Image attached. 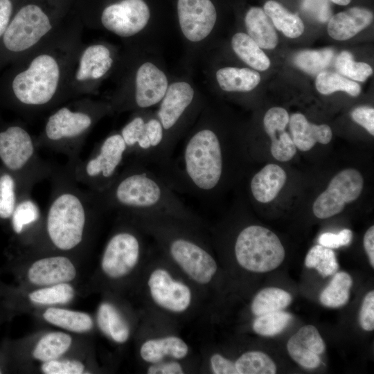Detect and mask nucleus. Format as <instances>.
<instances>
[{
  "label": "nucleus",
  "instance_id": "obj_1",
  "mask_svg": "<svg viewBox=\"0 0 374 374\" xmlns=\"http://www.w3.org/2000/svg\"><path fill=\"white\" fill-rule=\"evenodd\" d=\"M88 192L100 212L154 213L199 222L156 170L139 163L127 162L107 187Z\"/></svg>",
  "mask_w": 374,
  "mask_h": 374
},
{
  "label": "nucleus",
  "instance_id": "obj_2",
  "mask_svg": "<svg viewBox=\"0 0 374 374\" xmlns=\"http://www.w3.org/2000/svg\"><path fill=\"white\" fill-rule=\"evenodd\" d=\"M50 178L51 192L42 230L52 248L72 251L83 244L90 222L100 211L66 166H55Z\"/></svg>",
  "mask_w": 374,
  "mask_h": 374
},
{
  "label": "nucleus",
  "instance_id": "obj_3",
  "mask_svg": "<svg viewBox=\"0 0 374 374\" xmlns=\"http://www.w3.org/2000/svg\"><path fill=\"white\" fill-rule=\"evenodd\" d=\"M36 140L19 125L0 131V160L5 168L18 179L24 190L50 178L55 166L42 159Z\"/></svg>",
  "mask_w": 374,
  "mask_h": 374
},
{
  "label": "nucleus",
  "instance_id": "obj_4",
  "mask_svg": "<svg viewBox=\"0 0 374 374\" xmlns=\"http://www.w3.org/2000/svg\"><path fill=\"white\" fill-rule=\"evenodd\" d=\"M127 148L121 133H113L100 142L84 160L67 162L74 179L91 190L107 187L127 161Z\"/></svg>",
  "mask_w": 374,
  "mask_h": 374
},
{
  "label": "nucleus",
  "instance_id": "obj_5",
  "mask_svg": "<svg viewBox=\"0 0 374 374\" xmlns=\"http://www.w3.org/2000/svg\"><path fill=\"white\" fill-rule=\"evenodd\" d=\"M127 148V162L154 166L160 175L168 168L172 157L166 149V136L159 118L136 116L120 132Z\"/></svg>",
  "mask_w": 374,
  "mask_h": 374
},
{
  "label": "nucleus",
  "instance_id": "obj_6",
  "mask_svg": "<svg viewBox=\"0 0 374 374\" xmlns=\"http://www.w3.org/2000/svg\"><path fill=\"white\" fill-rule=\"evenodd\" d=\"M94 120L86 110L61 107L48 117L42 134L36 139L37 147L66 155L67 162L75 161Z\"/></svg>",
  "mask_w": 374,
  "mask_h": 374
},
{
  "label": "nucleus",
  "instance_id": "obj_7",
  "mask_svg": "<svg viewBox=\"0 0 374 374\" xmlns=\"http://www.w3.org/2000/svg\"><path fill=\"white\" fill-rule=\"evenodd\" d=\"M238 263L246 270L264 273L277 268L285 258V249L278 236L269 229L249 225L238 234L234 244Z\"/></svg>",
  "mask_w": 374,
  "mask_h": 374
},
{
  "label": "nucleus",
  "instance_id": "obj_8",
  "mask_svg": "<svg viewBox=\"0 0 374 374\" xmlns=\"http://www.w3.org/2000/svg\"><path fill=\"white\" fill-rule=\"evenodd\" d=\"M60 69L55 59L48 54L35 57L29 66L12 81V91L19 102L30 107L49 104L57 89Z\"/></svg>",
  "mask_w": 374,
  "mask_h": 374
},
{
  "label": "nucleus",
  "instance_id": "obj_9",
  "mask_svg": "<svg viewBox=\"0 0 374 374\" xmlns=\"http://www.w3.org/2000/svg\"><path fill=\"white\" fill-rule=\"evenodd\" d=\"M131 226L132 222L130 225H121L111 235L104 247L100 268L111 279L128 275L141 258L143 243L138 232Z\"/></svg>",
  "mask_w": 374,
  "mask_h": 374
},
{
  "label": "nucleus",
  "instance_id": "obj_10",
  "mask_svg": "<svg viewBox=\"0 0 374 374\" xmlns=\"http://www.w3.org/2000/svg\"><path fill=\"white\" fill-rule=\"evenodd\" d=\"M51 27L48 17L40 7L26 5L8 25L3 33V44L12 52L26 51L37 44Z\"/></svg>",
  "mask_w": 374,
  "mask_h": 374
},
{
  "label": "nucleus",
  "instance_id": "obj_11",
  "mask_svg": "<svg viewBox=\"0 0 374 374\" xmlns=\"http://www.w3.org/2000/svg\"><path fill=\"white\" fill-rule=\"evenodd\" d=\"M364 179L354 168L340 171L330 181L327 188L315 199L312 210L319 219H326L341 213L345 206L360 195Z\"/></svg>",
  "mask_w": 374,
  "mask_h": 374
},
{
  "label": "nucleus",
  "instance_id": "obj_12",
  "mask_svg": "<svg viewBox=\"0 0 374 374\" xmlns=\"http://www.w3.org/2000/svg\"><path fill=\"white\" fill-rule=\"evenodd\" d=\"M194 99V90L185 82L171 84L161 100L157 116L164 130L166 149L172 158L176 144L180 136L179 127Z\"/></svg>",
  "mask_w": 374,
  "mask_h": 374
},
{
  "label": "nucleus",
  "instance_id": "obj_13",
  "mask_svg": "<svg viewBox=\"0 0 374 374\" xmlns=\"http://www.w3.org/2000/svg\"><path fill=\"white\" fill-rule=\"evenodd\" d=\"M150 295L160 308L173 312L181 313L192 303V292L185 283L176 280L163 268H157L148 280Z\"/></svg>",
  "mask_w": 374,
  "mask_h": 374
},
{
  "label": "nucleus",
  "instance_id": "obj_14",
  "mask_svg": "<svg viewBox=\"0 0 374 374\" xmlns=\"http://www.w3.org/2000/svg\"><path fill=\"white\" fill-rule=\"evenodd\" d=\"M149 19L150 10L143 0H122L105 8L101 16L104 27L121 37L140 32Z\"/></svg>",
  "mask_w": 374,
  "mask_h": 374
},
{
  "label": "nucleus",
  "instance_id": "obj_15",
  "mask_svg": "<svg viewBox=\"0 0 374 374\" xmlns=\"http://www.w3.org/2000/svg\"><path fill=\"white\" fill-rule=\"evenodd\" d=\"M177 12L181 31L192 42L206 37L217 18L215 6L210 0H178Z\"/></svg>",
  "mask_w": 374,
  "mask_h": 374
},
{
  "label": "nucleus",
  "instance_id": "obj_16",
  "mask_svg": "<svg viewBox=\"0 0 374 374\" xmlns=\"http://www.w3.org/2000/svg\"><path fill=\"white\" fill-rule=\"evenodd\" d=\"M76 276L77 269L72 260L61 254L37 258L27 270L28 282L37 287L71 283Z\"/></svg>",
  "mask_w": 374,
  "mask_h": 374
},
{
  "label": "nucleus",
  "instance_id": "obj_17",
  "mask_svg": "<svg viewBox=\"0 0 374 374\" xmlns=\"http://www.w3.org/2000/svg\"><path fill=\"white\" fill-rule=\"evenodd\" d=\"M287 349L293 360L302 367L314 369L321 364L325 343L316 327L306 325L301 328L287 341Z\"/></svg>",
  "mask_w": 374,
  "mask_h": 374
},
{
  "label": "nucleus",
  "instance_id": "obj_18",
  "mask_svg": "<svg viewBox=\"0 0 374 374\" xmlns=\"http://www.w3.org/2000/svg\"><path fill=\"white\" fill-rule=\"evenodd\" d=\"M289 119L287 112L278 107L269 109L263 119L265 130L271 139V153L279 161L291 160L296 152L292 136L285 131Z\"/></svg>",
  "mask_w": 374,
  "mask_h": 374
},
{
  "label": "nucleus",
  "instance_id": "obj_19",
  "mask_svg": "<svg viewBox=\"0 0 374 374\" xmlns=\"http://www.w3.org/2000/svg\"><path fill=\"white\" fill-rule=\"evenodd\" d=\"M168 87L167 78L162 71L152 63L143 64L136 75L135 105L143 109L159 103Z\"/></svg>",
  "mask_w": 374,
  "mask_h": 374
},
{
  "label": "nucleus",
  "instance_id": "obj_20",
  "mask_svg": "<svg viewBox=\"0 0 374 374\" xmlns=\"http://www.w3.org/2000/svg\"><path fill=\"white\" fill-rule=\"evenodd\" d=\"M289 125L292 141L301 151L310 150L317 143L328 144L332 137V130L328 125L310 123L301 113L291 116Z\"/></svg>",
  "mask_w": 374,
  "mask_h": 374
},
{
  "label": "nucleus",
  "instance_id": "obj_21",
  "mask_svg": "<svg viewBox=\"0 0 374 374\" xmlns=\"http://www.w3.org/2000/svg\"><path fill=\"white\" fill-rule=\"evenodd\" d=\"M373 19L370 10L351 8L333 15L328 25L329 35L336 40H346L369 26Z\"/></svg>",
  "mask_w": 374,
  "mask_h": 374
},
{
  "label": "nucleus",
  "instance_id": "obj_22",
  "mask_svg": "<svg viewBox=\"0 0 374 374\" xmlns=\"http://www.w3.org/2000/svg\"><path fill=\"white\" fill-rule=\"evenodd\" d=\"M287 179L285 170L276 164H267L256 172L250 181L253 197L260 203L274 200L284 186Z\"/></svg>",
  "mask_w": 374,
  "mask_h": 374
},
{
  "label": "nucleus",
  "instance_id": "obj_23",
  "mask_svg": "<svg viewBox=\"0 0 374 374\" xmlns=\"http://www.w3.org/2000/svg\"><path fill=\"white\" fill-rule=\"evenodd\" d=\"M44 215L37 203L31 196V191L21 193L13 213L10 217L12 228L17 235H23L30 231L42 229Z\"/></svg>",
  "mask_w": 374,
  "mask_h": 374
},
{
  "label": "nucleus",
  "instance_id": "obj_24",
  "mask_svg": "<svg viewBox=\"0 0 374 374\" xmlns=\"http://www.w3.org/2000/svg\"><path fill=\"white\" fill-rule=\"evenodd\" d=\"M188 351V344L181 338L166 336L146 340L141 346L139 353L144 362L154 364L163 361L166 357L181 359L187 356Z\"/></svg>",
  "mask_w": 374,
  "mask_h": 374
},
{
  "label": "nucleus",
  "instance_id": "obj_25",
  "mask_svg": "<svg viewBox=\"0 0 374 374\" xmlns=\"http://www.w3.org/2000/svg\"><path fill=\"white\" fill-rule=\"evenodd\" d=\"M42 318L48 323L73 333H86L93 328V320L87 312L59 306L47 307Z\"/></svg>",
  "mask_w": 374,
  "mask_h": 374
},
{
  "label": "nucleus",
  "instance_id": "obj_26",
  "mask_svg": "<svg viewBox=\"0 0 374 374\" xmlns=\"http://www.w3.org/2000/svg\"><path fill=\"white\" fill-rule=\"evenodd\" d=\"M100 331L116 344H124L130 338V328L119 310L112 303L102 302L96 313Z\"/></svg>",
  "mask_w": 374,
  "mask_h": 374
},
{
  "label": "nucleus",
  "instance_id": "obj_27",
  "mask_svg": "<svg viewBox=\"0 0 374 374\" xmlns=\"http://www.w3.org/2000/svg\"><path fill=\"white\" fill-rule=\"evenodd\" d=\"M112 62L110 51L106 46L91 45L84 51L81 56L76 79L79 81L98 79L108 71Z\"/></svg>",
  "mask_w": 374,
  "mask_h": 374
},
{
  "label": "nucleus",
  "instance_id": "obj_28",
  "mask_svg": "<svg viewBox=\"0 0 374 374\" xmlns=\"http://www.w3.org/2000/svg\"><path fill=\"white\" fill-rule=\"evenodd\" d=\"M248 35L260 47L273 49L278 44V35L265 11L258 7L250 8L245 16Z\"/></svg>",
  "mask_w": 374,
  "mask_h": 374
},
{
  "label": "nucleus",
  "instance_id": "obj_29",
  "mask_svg": "<svg viewBox=\"0 0 374 374\" xmlns=\"http://www.w3.org/2000/svg\"><path fill=\"white\" fill-rule=\"evenodd\" d=\"M72 337L62 331H52L42 335L32 350V357L44 362L62 357L71 347Z\"/></svg>",
  "mask_w": 374,
  "mask_h": 374
},
{
  "label": "nucleus",
  "instance_id": "obj_30",
  "mask_svg": "<svg viewBox=\"0 0 374 374\" xmlns=\"http://www.w3.org/2000/svg\"><path fill=\"white\" fill-rule=\"evenodd\" d=\"M220 88L226 91H249L260 82V74L247 68L225 67L216 73Z\"/></svg>",
  "mask_w": 374,
  "mask_h": 374
},
{
  "label": "nucleus",
  "instance_id": "obj_31",
  "mask_svg": "<svg viewBox=\"0 0 374 374\" xmlns=\"http://www.w3.org/2000/svg\"><path fill=\"white\" fill-rule=\"evenodd\" d=\"M76 294L74 287L70 283L39 287L28 294L29 301L39 306H60L71 302Z\"/></svg>",
  "mask_w": 374,
  "mask_h": 374
},
{
  "label": "nucleus",
  "instance_id": "obj_32",
  "mask_svg": "<svg viewBox=\"0 0 374 374\" xmlns=\"http://www.w3.org/2000/svg\"><path fill=\"white\" fill-rule=\"evenodd\" d=\"M231 44L236 55L251 67L259 71H265L269 67V59L247 34H235Z\"/></svg>",
  "mask_w": 374,
  "mask_h": 374
},
{
  "label": "nucleus",
  "instance_id": "obj_33",
  "mask_svg": "<svg viewBox=\"0 0 374 374\" xmlns=\"http://www.w3.org/2000/svg\"><path fill=\"white\" fill-rule=\"evenodd\" d=\"M264 11L275 27L286 37L296 38L303 33L304 24L301 18L287 11L279 3L272 0L267 1Z\"/></svg>",
  "mask_w": 374,
  "mask_h": 374
},
{
  "label": "nucleus",
  "instance_id": "obj_34",
  "mask_svg": "<svg viewBox=\"0 0 374 374\" xmlns=\"http://www.w3.org/2000/svg\"><path fill=\"white\" fill-rule=\"evenodd\" d=\"M291 294L280 288L267 287L253 298L251 310L255 316L283 310L292 302Z\"/></svg>",
  "mask_w": 374,
  "mask_h": 374
},
{
  "label": "nucleus",
  "instance_id": "obj_35",
  "mask_svg": "<svg viewBox=\"0 0 374 374\" xmlns=\"http://www.w3.org/2000/svg\"><path fill=\"white\" fill-rule=\"evenodd\" d=\"M24 190L16 176L8 170L0 171V219H10Z\"/></svg>",
  "mask_w": 374,
  "mask_h": 374
},
{
  "label": "nucleus",
  "instance_id": "obj_36",
  "mask_svg": "<svg viewBox=\"0 0 374 374\" xmlns=\"http://www.w3.org/2000/svg\"><path fill=\"white\" fill-rule=\"evenodd\" d=\"M353 285L351 276L345 271L336 272L329 284L320 294L321 303L329 308H338L349 300L350 289Z\"/></svg>",
  "mask_w": 374,
  "mask_h": 374
},
{
  "label": "nucleus",
  "instance_id": "obj_37",
  "mask_svg": "<svg viewBox=\"0 0 374 374\" xmlns=\"http://www.w3.org/2000/svg\"><path fill=\"white\" fill-rule=\"evenodd\" d=\"M238 374H274L276 366L273 360L260 351L243 353L234 362Z\"/></svg>",
  "mask_w": 374,
  "mask_h": 374
},
{
  "label": "nucleus",
  "instance_id": "obj_38",
  "mask_svg": "<svg viewBox=\"0 0 374 374\" xmlns=\"http://www.w3.org/2000/svg\"><path fill=\"white\" fill-rule=\"evenodd\" d=\"M308 268H315L323 277L335 274L339 268L336 255L332 249L317 244L312 247L305 258Z\"/></svg>",
  "mask_w": 374,
  "mask_h": 374
},
{
  "label": "nucleus",
  "instance_id": "obj_39",
  "mask_svg": "<svg viewBox=\"0 0 374 374\" xmlns=\"http://www.w3.org/2000/svg\"><path fill=\"white\" fill-rule=\"evenodd\" d=\"M315 85L318 91L324 95L341 91L352 96H357L361 92L359 84L333 72L320 73L316 78Z\"/></svg>",
  "mask_w": 374,
  "mask_h": 374
},
{
  "label": "nucleus",
  "instance_id": "obj_40",
  "mask_svg": "<svg viewBox=\"0 0 374 374\" xmlns=\"http://www.w3.org/2000/svg\"><path fill=\"white\" fill-rule=\"evenodd\" d=\"M292 315L279 310L257 316L252 325L253 331L260 335L271 337L283 332L290 321Z\"/></svg>",
  "mask_w": 374,
  "mask_h": 374
},
{
  "label": "nucleus",
  "instance_id": "obj_41",
  "mask_svg": "<svg viewBox=\"0 0 374 374\" xmlns=\"http://www.w3.org/2000/svg\"><path fill=\"white\" fill-rule=\"evenodd\" d=\"M333 56L334 51L331 48L305 50L296 55L294 63L306 73L315 74L327 67Z\"/></svg>",
  "mask_w": 374,
  "mask_h": 374
},
{
  "label": "nucleus",
  "instance_id": "obj_42",
  "mask_svg": "<svg viewBox=\"0 0 374 374\" xmlns=\"http://www.w3.org/2000/svg\"><path fill=\"white\" fill-rule=\"evenodd\" d=\"M335 66L341 74L360 82L365 81L373 73V69L368 64L354 61L352 55L347 51L338 55Z\"/></svg>",
  "mask_w": 374,
  "mask_h": 374
},
{
  "label": "nucleus",
  "instance_id": "obj_43",
  "mask_svg": "<svg viewBox=\"0 0 374 374\" xmlns=\"http://www.w3.org/2000/svg\"><path fill=\"white\" fill-rule=\"evenodd\" d=\"M42 373L45 374H82L86 373L85 364L75 359L58 358L42 362L40 366Z\"/></svg>",
  "mask_w": 374,
  "mask_h": 374
},
{
  "label": "nucleus",
  "instance_id": "obj_44",
  "mask_svg": "<svg viewBox=\"0 0 374 374\" xmlns=\"http://www.w3.org/2000/svg\"><path fill=\"white\" fill-rule=\"evenodd\" d=\"M353 239V232L348 229L341 230L339 233L326 232L319 239V244L330 249H337L348 245Z\"/></svg>",
  "mask_w": 374,
  "mask_h": 374
},
{
  "label": "nucleus",
  "instance_id": "obj_45",
  "mask_svg": "<svg viewBox=\"0 0 374 374\" xmlns=\"http://www.w3.org/2000/svg\"><path fill=\"white\" fill-rule=\"evenodd\" d=\"M359 323L366 331L374 329V291L372 290L365 296L359 312Z\"/></svg>",
  "mask_w": 374,
  "mask_h": 374
},
{
  "label": "nucleus",
  "instance_id": "obj_46",
  "mask_svg": "<svg viewBox=\"0 0 374 374\" xmlns=\"http://www.w3.org/2000/svg\"><path fill=\"white\" fill-rule=\"evenodd\" d=\"M353 120L364 127L372 136L374 135V109L362 106L351 112Z\"/></svg>",
  "mask_w": 374,
  "mask_h": 374
},
{
  "label": "nucleus",
  "instance_id": "obj_47",
  "mask_svg": "<svg viewBox=\"0 0 374 374\" xmlns=\"http://www.w3.org/2000/svg\"><path fill=\"white\" fill-rule=\"evenodd\" d=\"M210 366L215 374H238L234 362L218 353L211 357Z\"/></svg>",
  "mask_w": 374,
  "mask_h": 374
},
{
  "label": "nucleus",
  "instance_id": "obj_48",
  "mask_svg": "<svg viewBox=\"0 0 374 374\" xmlns=\"http://www.w3.org/2000/svg\"><path fill=\"white\" fill-rule=\"evenodd\" d=\"M148 374H181L184 373L182 365L177 361L152 364L147 369Z\"/></svg>",
  "mask_w": 374,
  "mask_h": 374
},
{
  "label": "nucleus",
  "instance_id": "obj_49",
  "mask_svg": "<svg viewBox=\"0 0 374 374\" xmlns=\"http://www.w3.org/2000/svg\"><path fill=\"white\" fill-rule=\"evenodd\" d=\"M12 9L10 0H0V36L4 33L8 25Z\"/></svg>",
  "mask_w": 374,
  "mask_h": 374
},
{
  "label": "nucleus",
  "instance_id": "obj_50",
  "mask_svg": "<svg viewBox=\"0 0 374 374\" xmlns=\"http://www.w3.org/2000/svg\"><path fill=\"white\" fill-rule=\"evenodd\" d=\"M364 249L369 258L372 268H374V226H371L364 236Z\"/></svg>",
  "mask_w": 374,
  "mask_h": 374
},
{
  "label": "nucleus",
  "instance_id": "obj_51",
  "mask_svg": "<svg viewBox=\"0 0 374 374\" xmlns=\"http://www.w3.org/2000/svg\"><path fill=\"white\" fill-rule=\"evenodd\" d=\"M333 3L341 5V6H346L348 4L351 0H331Z\"/></svg>",
  "mask_w": 374,
  "mask_h": 374
},
{
  "label": "nucleus",
  "instance_id": "obj_52",
  "mask_svg": "<svg viewBox=\"0 0 374 374\" xmlns=\"http://www.w3.org/2000/svg\"><path fill=\"white\" fill-rule=\"evenodd\" d=\"M1 373V371H0V373Z\"/></svg>",
  "mask_w": 374,
  "mask_h": 374
}]
</instances>
